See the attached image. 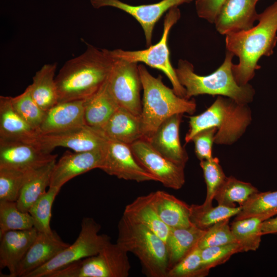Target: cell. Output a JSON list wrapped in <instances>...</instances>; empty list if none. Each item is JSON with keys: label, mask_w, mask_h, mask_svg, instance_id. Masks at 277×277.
<instances>
[{"label": "cell", "mask_w": 277, "mask_h": 277, "mask_svg": "<svg viewBox=\"0 0 277 277\" xmlns=\"http://www.w3.org/2000/svg\"><path fill=\"white\" fill-rule=\"evenodd\" d=\"M277 214V191L258 192L252 195L241 206L234 220L252 217H264L266 220Z\"/></svg>", "instance_id": "4dcf8cb0"}, {"label": "cell", "mask_w": 277, "mask_h": 277, "mask_svg": "<svg viewBox=\"0 0 277 277\" xmlns=\"http://www.w3.org/2000/svg\"><path fill=\"white\" fill-rule=\"evenodd\" d=\"M33 227L32 217L29 212L21 211L16 202L0 201V236L8 231Z\"/></svg>", "instance_id": "836d02e7"}, {"label": "cell", "mask_w": 277, "mask_h": 277, "mask_svg": "<svg viewBox=\"0 0 277 277\" xmlns=\"http://www.w3.org/2000/svg\"><path fill=\"white\" fill-rule=\"evenodd\" d=\"M153 198L160 219L170 228L193 225L190 220V205L162 190L153 192Z\"/></svg>", "instance_id": "484cf974"}, {"label": "cell", "mask_w": 277, "mask_h": 277, "mask_svg": "<svg viewBox=\"0 0 277 277\" xmlns=\"http://www.w3.org/2000/svg\"><path fill=\"white\" fill-rule=\"evenodd\" d=\"M87 46L82 54L67 61L55 78L58 103L85 100L106 81L112 62L108 50Z\"/></svg>", "instance_id": "7a4b0ae2"}, {"label": "cell", "mask_w": 277, "mask_h": 277, "mask_svg": "<svg viewBox=\"0 0 277 277\" xmlns=\"http://www.w3.org/2000/svg\"><path fill=\"white\" fill-rule=\"evenodd\" d=\"M106 141V138L101 131L85 125L63 132L41 134L36 143L48 153L57 147L80 152L102 149Z\"/></svg>", "instance_id": "5bb4252c"}, {"label": "cell", "mask_w": 277, "mask_h": 277, "mask_svg": "<svg viewBox=\"0 0 277 277\" xmlns=\"http://www.w3.org/2000/svg\"><path fill=\"white\" fill-rule=\"evenodd\" d=\"M205 231L206 229L194 225L188 227L171 228L166 241L169 270L197 246Z\"/></svg>", "instance_id": "83f0119b"}, {"label": "cell", "mask_w": 277, "mask_h": 277, "mask_svg": "<svg viewBox=\"0 0 277 277\" xmlns=\"http://www.w3.org/2000/svg\"><path fill=\"white\" fill-rule=\"evenodd\" d=\"M110 70L107 80L108 90L119 107L140 116L142 101L141 80L136 63L112 56Z\"/></svg>", "instance_id": "30bf717a"}, {"label": "cell", "mask_w": 277, "mask_h": 277, "mask_svg": "<svg viewBox=\"0 0 277 277\" xmlns=\"http://www.w3.org/2000/svg\"><path fill=\"white\" fill-rule=\"evenodd\" d=\"M123 215L146 227L166 243L171 228L164 224L157 213L153 192L137 197L125 206Z\"/></svg>", "instance_id": "603a6c76"}, {"label": "cell", "mask_w": 277, "mask_h": 277, "mask_svg": "<svg viewBox=\"0 0 277 277\" xmlns=\"http://www.w3.org/2000/svg\"><path fill=\"white\" fill-rule=\"evenodd\" d=\"M104 148L75 153L66 151L55 164L49 187L61 189L73 177L93 169H100L104 160Z\"/></svg>", "instance_id": "2e32d148"}, {"label": "cell", "mask_w": 277, "mask_h": 277, "mask_svg": "<svg viewBox=\"0 0 277 277\" xmlns=\"http://www.w3.org/2000/svg\"><path fill=\"white\" fill-rule=\"evenodd\" d=\"M241 210V206L229 207L218 205L203 208L201 205H191L190 220L194 225L205 230L221 221L236 215Z\"/></svg>", "instance_id": "d6a6232c"}, {"label": "cell", "mask_w": 277, "mask_h": 277, "mask_svg": "<svg viewBox=\"0 0 277 277\" xmlns=\"http://www.w3.org/2000/svg\"><path fill=\"white\" fill-rule=\"evenodd\" d=\"M266 220L264 217H252L234 220L231 224V231L243 251H255L260 245L262 223Z\"/></svg>", "instance_id": "1f68e13d"}, {"label": "cell", "mask_w": 277, "mask_h": 277, "mask_svg": "<svg viewBox=\"0 0 277 277\" xmlns=\"http://www.w3.org/2000/svg\"><path fill=\"white\" fill-rule=\"evenodd\" d=\"M209 272L202 264L201 249L197 245L168 270L167 277H204Z\"/></svg>", "instance_id": "74e56055"}, {"label": "cell", "mask_w": 277, "mask_h": 277, "mask_svg": "<svg viewBox=\"0 0 277 277\" xmlns=\"http://www.w3.org/2000/svg\"><path fill=\"white\" fill-rule=\"evenodd\" d=\"M251 121V111L247 105L219 95L204 112L189 117L185 142L191 141L193 137L203 130L215 127L214 143L231 145L242 136Z\"/></svg>", "instance_id": "5b68a950"}, {"label": "cell", "mask_w": 277, "mask_h": 277, "mask_svg": "<svg viewBox=\"0 0 277 277\" xmlns=\"http://www.w3.org/2000/svg\"><path fill=\"white\" fill-rule=\"evenodd\" d=\"M40 135L15 111L11 96H0V140L34 143Z\"/></svg>", "instance_id": "7402d4cb"}, {"label": "cell", "mask_w": 277, "mask_h": 277, "mask_svg": "<svg viewBox=\"0 0 277 277\" xmlns=\"http://www.w3.org/2000/svg\"><path fill=\"white\" fill-rule=\"evenodd\" d=\"M106 137L130 145L142 138L140 116L119 107L101 130Z\"/></svg>", "instance_id": "d4e9b609"}, {"label": "cell", "mask_w": 277, "mask_h": 277, "mask_svg": "<svg viewBox=\"0 0 277 277\" xmlns=\"http://www.w3.org/2000/svg\"><path fill=\"white\" fill-rule=\"evenodd\" d=\"M130 269L128 252L110 242L97 254L70 264L49 277H127Z\"/></svg>", "instance_id": "ba28073f"}, {"label": "cell", "mask_w": 277, "mask_h": 277, "mask_svg": "<svg viewBox=\"0 0 277 277\" xmlns=\"http://www.w3.org/2000/svg\"><path fill=\"white\" fill-rule=\"evenodd\" d=\"M56 68V63L44 65L35 73L29 85L34 100L45 112L58 103L54 78Z\"/></svg>", "instance_id": "f1b7e54d"}, {"label": "cell", "mask_w": 277, "mask_h": 277, "mask_svg": "<svg viewBox=\"0 0 277 277\" xmlns=\"http://www.w3.org/2000/svg\"><path fill=\"white\" fill-rule=\"evenodd\" d=\"M257 21L256 25L247 30L225 35L226 50L239 58L232 70L240 86L249 84L254 77L262 56L273 53L277 42V1L259 14Z\"/></svg>", "instance_id": "6da1fadb"}, {"label": "cell", "mask_w": 277, "mask_h": 277, "mask_svg": "<svg viewBox=\"0 0 277 277\" xmlns=\"http://www.w3.org/2000/svg\"><path fill=\"white\" fill-rule=\"evenodd\" d=\"M259 0H226L214 22L222 35L247 30L254 26L259 14L256 5Z\"/></svg>", "instance_id": "e0dca14e"}, {"label": "cell", "mask_w": 277, "mask_h": 277, "mask_svg": "<svg viewBox=\"0 0 277 277\" xmlns=\"http://www.w3.org/2000/svg\"><path fill=\"white\" fill-rule=\"evenodd\" d=\"M118 107L108 90L106 80L97 91L84 100L86 125L102 129Z\"/></svg>", "instance_id": "cb8c5ba5"}, {"label": "cell", "mask_w": 277, "mask_h": 277, "mask_svg": "<svg viewBox=\"0 0 277 277\" xmlns=\"http://www.w3.org/2000/svg\"><path fill=\"white\" fill-rule=\"evenodd\" d=\"M258 191L251 183L230 176L227 177L215 195L214 200L219 205L236 207L238 204L241 207L252 195Z\"/></svg>", "instance_id": "f546056e"}, {"label": "cell", "mask_w": 277, "mask_h": 277, "mask_svg": "<svg viewBox=\"0 0 277 277\" xmlns=\"http://www.w3.org/2000/svg\"><path fill=\"white\" fill-rule=\"evenodd\" d=\"M243 252L238 243L206 247L201 249L202 264L207 270L226 262L233 254Z\"/></svg>", "instance_id": "60d3db41"}, {"label": "cell", "mask_w": 277, "mask_h": 277, "mask_svg": "<svg viewBox=\"0 0 277 277\" xmlns=\"http://www.w3.org/2000/svg\"><path fill=\"white\" fill-rule=\"evenodd\" d=\"M193 1L162 0L151 4L131 5L120 0H90L91 5L95 9L112 7L133 16L140 23L144 31L147 47L151 45L154 28L162 15L173 7L190 3Z\"/></svg>", "instance_id": "9a60e30c"}, {"label": "cell", "mask_w": 277, "mask_h": 277, "mask_svg": "<svg viewBox=\"0 0 277 277\" xmlns=\"http://www.w3.org/2000/svg\"><path fill=\"white\" fill-rule=\"evenodd\" d=\"M181 11L178 7H173L166 13L164 19L163 32L156 44L145 49L127 51L121 49L109 50L110 54L114 57L129 62H141L162 71L168 78L172 89L178 96L186 97V89L180 84L170 60V52L168 41L170 31L181 17Z\"/></svg>", "instance_id": "52a82bcc"}, {"label": "cell", "mask_w": 277, "mask_h": 277, "mask_svg": "<svg viewBox=\"0 0 277 277\" xmlns=\"http://www.w3.org/2000/svg\"><path fill=\"white\" fill-rule=\"evenodd\" d=\"M116 243L125 251L134 254L143 270L149 277H167L169 270L166 243L144 225L123 215L118 225Z\"/></svg>", "instance_id": "8992f818"}, {"label": "cell", "mask_w": 277, "mask_h": 277, "mask_svg": "<svg viewBox=\"0 0 277 277\" xmlns=\"http://www.w3.org/2000/svg\"><path fill=\"white\" fill-rule=\"evenodd\" d=\"M262 235L277 233V216L263 221L261 225Z\"/></svg>", "instance_id": "ee69618b"}, {"label": "cell", "mask_w": 277, "mask_h": 277, "mask_svg": "<svg viewBox=\"0 0 277 277\" xmlns=\"http://www.w3.org/2000/svg\"><path fill=\"white\" fill-rule=\"evenodd\" d=\"M207 186V194L204 202L201 205L203 208L212 206L217 192L225 181L227 176L220 164L217 157L200 161Z\"/></svg>", "instance_id": "8d00e7d4"}, {"label": "cell", "mask_w": 277, "mask_h": 277, "mask_svg": "<svg viewBox=\"0 0 277 277\" xmlns=\"http://www.w3.org/2000/svg\"><path fill=\"white\" fill-rule=\"evenodd\" d=\"M229 219L221 221L206 229L199 241L198 246L202 249L237 243L229 225Z\"/></svg>", "instance_id": "ab89813d"}, {"label": "cell", "mask_w": 277, "mask_h": 277, "mask_svg": "<svg viewBox=\"0 0 277 277\" xmlns=\"http://www.w3.org/2000/svg\"><path fill=\"white\" fill-rule=\"evenodd\" d=\"M49 189L41 195L32 205L28 212L34 221V227L38 232L51 233L50 227L52 207L60 188L49 187Z\"/></svg>", "instance_id": "e575fe53"}, {"label": "cell", "mask_w": 277, "mask_h": 277, "mask_svg": "<svg viewBox=\"0 0 277 277\" xmlns=\"http://www.w3.org/2000/svg\"><path fill=\"white\" fill-rule=\"evenodd\" d=\"M57 154L44 151L36 143L0 140V168L27 172L55 160Z\"/></svg>", "instance_id": "4fadbf2b"}, {"label": "cell", "mask_w": 277, "mask_h": 277, "mask_svg": "<svg viewBox=\"0 0 277 277\" xmlns=\"http://www.w3.org/2000/svg\"><path fill=\"white\" fill-rule=\"evenodd\" d=\"M234 55L227 51L224 62L214 72L207 75L196 74L192 63L180 59L175 68L180 84L186 89V97L202 94L220 95L230 98L240 104L247 105L254 98L255 91L249 84L240 86L232 73V59Z\"/></svg>", "instance_id": "277c9868"}, {"label": "cell", "mask_w": 277, "mask_h": 277, "mask_svg": "<svg viewBox=\"0 0 277 277\" xmlns=\"http://www.w3.org/2000/svg\"><path fill=\"white\" fill-rule=\"evenodd\" d=\"M130 147L137 162L157 182L174 190L183 186L185 182L184 167L164 157L144 138L136 141Z\"/></svg>", "instance_id": "8fae6325"}, {"label": "cell", "mask_w": 277, "mask_h": 277, "mask_svg": "<svg viewBox=\"0 0 277 277\" xmlns=\"http://www.w3.org/2000/svg\"><path fill=\"white\" fill-rule=\"evenodd\" d=\"M106 138L104 160L100 169L109 175L125 180L136 182L157 181L137 162L129 145Z\"/></svg>", "instance_id": "7c38bea8"}, {"label": "cell", "mask_w": 277, "mask_h": 277, "mask_svg": "<svg viewBox=\"0 0 277 277\" xmlns=\"http://www.w3.org/2000/svg\"><path fill=\"white\" fill-rule=\"evenodd\" d=\"M25 174L20 170L0 168V201H17Z\"/></svg>", "instance_id": "f35d334b"}, {"label": "cell", "mask_w": 277, "mask_h": 277, "mask_svg": "<svg viewBox=\"0 0 277 277\" xmlns=\"http://www.w3.org/2000/svg\"><path fill=\"white\" fill-rule=\"evenodd\" d=\"M101 228L93 218L84 217L81 231L75 242L26 277H48L53 272L70 264L97 254L110 242L109 236L99 234Z\"/></svg>", "instance_id": "9c48e42d"}, {"label": "cell", "mask_w": 277, "mask_h": 277, "mask_svg": "<svg viewBox=\"0 0 277 277\" xmlns=\"http://www.w3.org/2000/svg\"><path fill=\"white\" fill-rule=\"evenodd\" d=\"M85 125L84 100L59 102L45 111L39 132L57 133Z\"/></svg>", "instance_id": "44dd1931"}, {"label": "cell", "mask_w": 277, "mask_h": 277, "mask_svg": "<svg viewBox=\"0 0 277 277\" xmlns=\"http://www.w3.org/2000/svg\"><path fill=\"white\" fill-rule=\"evenodd\" d=\"M56 159L38 168L26 172L19 195L16 201L18 208L28 212L32 205L46 191L50 185Z\"/></svg>", "instance_id": "4316f807"}, {"label": "cell", "mask_w": 277, "mask_h": 277, "mask_svg": "<svg viewBox=\"0 0 277 277\" xmlns=\"http://www.w3.org/2000/svg\"><path fill=\"white\" fill-rule=\"evenodd\" d=\"M143 90L140 115L142 138L149 140L161 124L175 114H193L196 104L194 98L182 97L166 86L162 76L152 75L144 65H138Z\"/></svg>", "instance_id": "3957f363"}, {"label": "cell", "mask_w": 277, "mask_h": 277, "mask_svg": "<svg viewBox=\"0 0 277 277\" xmlns=\"http://www.w3.org/2000/svg\"><path fill=\"white\" fill-rule=\"evenodd\" d=\"M37 230H11L0 236V268H7L5 276L16 277L17 269L35 240Z\"/></svg>", "instance_id": "ffe728a7"}, {"label": "cell", "mask_w": 277, "mask_h": 277, "mask_svg": "<svg viewBox=\"0 0 277 277\" xmlns=\"http://www.w3.org/2000/svg\"><path fill=\"white\" fill-rule=\"evenodd\" d=\"M11 102L15 111L28 124L39 132V128L43 120L45 112L34 100L30 86H28L21 94L15 97H11Z\"/></svg>", "instance_id": "d590c367"}, {"label": "cell", "mask_w": 277, "mask_h": 277, "mask_svg": "<svg viewBox=\"0 0 277 277\" xmlns=\"http://www.w3.org/2000/svg\"><path fill=\"white\" fill-rule=\"evenodd\" d=\"M69 245L64 242L55 231L51 233L37 231L35 240L17 269L16 277H26L49 262Z\"/></svg>", "instance_id": "d6986e66"}, {"label": "cell", "mask_w": 277, "mask_h": 277, "mask_svg": "<svg viewBox=\"0 0 277 277\" xmlns=\"http://www.w3.org/2000/svg\"><path fill=\"white\" fill-rule=\"evenodd\" d=\"M216 132L215 127L203 130L196 133L192 138L194 144V151L197 159L201 161L211 159L212 148L214 143Z\"/></svg>", "instance_id": "b9f144b4"}, {"label": "cell", "mask_w": 277, "mask_h": 277, "mask_svg": "<svg viewBox=\"0 0 277 277\" xmlns=\"http://www.w3.org/2000/svg\"><path fill=\"white\" fill-rule=\"evenodd\" d=\"M182 116V114H175L168 118L147 141L164 157L185 167L188 155L180 142L179 132Z\"/></svg>", "instance_id": "ac0fdd59"}, {"label": "cell", "mask_w": 277, "mask_h": 277, "mask_svg": "<svg viewBox=\"0 0 277 277\" xmlns=\"http://www.w3.org/2000/svg\"><path fill=\"white\" fill-rule=\"evenodd\" d=\"M226 0H195V6L197 16L211 24Z\"/></svg>", "instance_id": "7bdbcfd3"}]
</instances>
